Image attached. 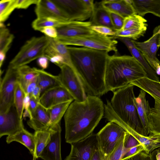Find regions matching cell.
Listing matches in <instances>:
<instances>
[{
  "instance_id": "6da1fadb",
  "label": "cell",
  "mask_w": 160,
  "mask_h": 160,
  "mask_svg": "<svg viewBox=\"0 0 160 160\" xmlns=\"http://www.w3.org/2000/svg\"><path fill=\"white\" fill-rule=\"evenodd\" d=\"M67 48L72 68L87 95L99 97L107 93L105 79L108 52L83 47Z\"/></svg>"
},
{
  "instance_id": "7a4b0ae2",
  "label": "cell",
  "mask_w": 160,
  "mask_h": 160,
  "mask_svg": "<svg viewBox=\"0 0 160 160\" xmlns=\"http://www.w3.org/2000/svg\"><path fill=\"white\" fill-rule=\"evenodd\" d=\"M104 113V104L99 97L87 95L83 102H72L63 116L66 142L71 144L92 133Z\"/></svg>"
},
{
  "instance_id": "3957f363",
  "label": "cell",
  "mask_w": 160,
  "mask_h": 160,
  "mask_svg": "<svg viewBox=\"0 0 160 160\" xmlns=\"http://www.w3.org/2000/svg\"><path fill=\"white\" fill-rule=\"evenodd\" d=\"M134 86L130 83L113 92L111 100H107L104 104V118L123 129L129 128L141 135L148 136L134 103Z\"/></svg>"
},
{
  "instance_id": "277c9868",
  "label": "cell",
  "mask_w": 160,
  "mask_h": 160,
  "mask_svg": "<svg viewBox=\"0 0 160 160\" xmlns=\"http://www.w3.org/2000/svg\"><path fill=\"white\" fill-rule=\"evenodd\" d=\"M146 77L144 68L132 56L109 55L105 79L106 93Z\"/></svg>"
},
{
  "instance_id": "5b68a950",
  "label": "cell",
  "mask_w": 160,
  "mask_h": 160,
  "mask_svg": "<svg viewBox=\"0 0 160 160\" xmlns=\"http://www.w3.org/2000/svg\"><path fill=\"white\" fill-rule=\"evenodd\" d=\"M50 42V38L46 36L32 38L22 46L8 66L17 68L44 56Z\"/></svg>"
},
{
  "instance_id": "8992f818",
  "label": "cell",
  "mask_w": 160,
  "mask_h": 160,
  "mask_svg": "<svg viewBox=\"0 0 160 160\" xmlns=\"http://www.w3.org/2000/svg\"><path fill=\"white\" fill-rule=\"evenodd\" d=\"M56 39L60 43L65 45L82 46L92 49L113 51L116 54L118 49L117 41L112 37L105 36L97 32L91 35L72 38H57Z\"/></svg>"
},
{
  "instance_id": "52a82bcc",
  "label": "cell",
  "mask_w": 160,
  "mask_h": 160,
  "mask_svg": "<svg viewBox=\"0 0 160 160\" xmlns=\"http://www.w3.org/2000/svg\"><path fill=\"white\" fill-rule=\"evenodd\" d=\"M127 132L121 126L110 121L96 134L98 146L103 160H108Z\"/></svg>"
},
{
  "instance_id": "ba28073f",
  "label": "cell",
  "mask_w": 160,
  "mask_h": 160,
  "mask_svg": "<svg viewBox=\"0 0 160 160\" xmlns=\"http://www.w3.org/2000/svg\"><path fill=\"white\" fill-rule=\"evenodd\" d=\"M60 72L58 75L62 86L72 95L74 100L82 102L87 95L78 75L71 67L64 64L59 67Z\"/></svg>"
},
{
  "instance_id": "9c48e42d",
  "label": "cell",
  "mask_w": 160,
  "mask_h": 160,
  "mask_svg": "<svg viewBox=\"0 0 160 160\" xmlns=\"http://www.w3.org/2000/svg\"><path fill=\"white\" fill-rule=\"evenodd\" d=\"M18 75L17 68L8 67L3 79H0V112L8 111L14 105V97Z\"/></svg>"
},
{
  "instance_id": "30bf717a",
  "label": "cell",
  "mask_w": 160,
  "mask_h": 160,
  "mask_svg": "<svg viewBox=\"0 0 160 160\" xmlns=\"http://www.w3.org/2000/svg\"><path fill=\"white\" fill-rule=\"evenodd\" d=\"M64 13L69 21L83 22L90 18L92 11L83 0H52Z\"/></svg>"
},
{
  "instance_id": "8fae6325",
  "label": "cell",
  "mask_w": 160,
  "mask_h": 160,
  "mask_svg": "<svg viewBox=\"0 0 160 160\" xmlns=\"http://www.w3.org/2000/svg\"><path fill=\"white\" fill-rule=\"evenodd\" d=\"M71 145L70 152L65 160H91L98 148L96 134L92 133L85 138Z\"/></svg>"
},
{
  "instance_id": "7c38bea8",
  "label": "cell",
  "mask_w": 160,
  "mask_h": 160,
  "mask_svg": "<svg viewBox=\"0 0 160 160\" xmlns=\"http://www.w3.org/2000/svg\"><path fill=\"white\" fill-rule=\"evenodd\" d=\"M24 128L23 119L19 117L14 105L7 112H0V138L13 135Z\"/></svg>"
},
{
  "instance_id": "4fadbf2b",
  "label": "cell",
  "mask_w": 160,
  "mask_h": 160,
  "mask_svg": "<svg viewBox=\"0 0 160 160\" xmlns=\"http://www.w3.org/2000/svg\"><path fill=\"white\" fill-rule=\"evenodd\" d=\"M90 21H67L56 27L57 38H69L91 35L96 33L91 28Z\"/></svg>"
},
{
  "instance_id": "5bb4252c",
  "label": "cell",
  "mask_w": 160,
  "mask_h": 160,
  "mask_svg": "<svg viewBox=\"0 0 160 160\" xmlns=\"http://www.w3.org/2000/svg\"><path fill=\"white\" fill-rule=\"evenodd\" d=\"M48 130L51 133V140L42 152L40 158L43 160H62L60 122L50 127Z\"/></svg>"
},
{
  "instance_id": "9a60e30c",
  "label": "cell",
  "mask_w": 160,
  "mask_h": 160,
  "mask_svg": "<svg viewBox=\"0 0 160 160\" xmlns=\"http://www.w3.org/2000/svg\"><path fill=\"white\" fill-rule=\"evenodd\" d=\"M136 48L141 52L152 68L156 67L160 61L156 57L160 42V34L151 37L143 42L133 40Z\"/></svg>"
},
{
  "instance_id": "2e32d148",
  "label": "cell",
  "mask_w": 160,
  "mask_h": 160,
  "mask_svg": "<svg viewBox=\"0 0 160 160\" xmlns=\"http://www.w3.org/2000/svg\"><path fill=\"white\" fill-rule=\"evenodd\" d=\"M35 11L37 18H50L69 21L66 15L52 0H39Z\"/></svg>"
},
{
  "instance_id": "e0dca14e",
  "label": "cell",
  "mask_w": 160,
  "mask_h": 160,
  "mask_svg": "<svg viewBox=\"0 0 160 160\" xmlns=\"http://www.w3.org/2000/svg\"><path fill=\"white\" fill-rule=\"evenodd\" d=\"M100 3L109 12L118 14L124 18L137 14L132 5V0H105Z\"/></svg>"
},
{
  "instance_id": "ac0fdd59",
  "label": "cell",
  "mask_w": 160,
  "mask_h": 160,
  "mask_svg": "<svg viewBox=\"0 0 160 160\" xmlns=\"http://www.w3.org/2000/svg\"><path fill=\"white\" fill-rule=\"evenodd\" d=\"M117 39L126 46L132 56L140 63L146 73L147 77L151 80L160 81L159 78L155 71L151 67L141 52L136 48L133 40L130 38L117 37Z\"/></svg>"
},
{
  "instance_id": "d6986e66",
  "label": "cell",
  "mask_w": 160,
  "mask_h": 160,
  "mask_svg": "<svg viewBox=\"0 0 160 160\" xmlns=\"http://www.w3.org/2000/svg\"><path fill=\"white\" fill-rule=\"evenodd\" d=\"M50 119L47 111L39 104L27 122L28 125L35 131L48 130L50 127Z\"/></svg>"
},
{
  "instance_id": "ffe728a7",
  "label": "cell",
  "mask_w": 160,
  "mask_h": 160,
  "mask_svg": "<svg viewBox=\"0 0 160 160\" xmlns=\"http://www.w3.org/2000/svg\"><path fill=\"white\" fill-rule=\"evenodd\" d=\"M146 92L141 89L134 102L139 118L148 136L150 134L148 116L151 108L148 102L146 99Z\"/></svg>"
},
{
  "instance_id": "44dd1931",
  "label": "cell",
  "mask_w": 160,
  "mask_h": 160,
  "mask_svg": "<svg viewBox=\"0 0 160 160\" xmlns=\"http://www.w3.org/2000/svg\"><path fill=\"white\" fill-rule=\"evenodd\" d=\"M133 136L143 146L144 152L149 154L156 148L160 147V136L150 134L145 136L140 134L129 128L124 129Z\"/></svg>"
},
{
  "instance_id": "7402d4cb",
  "label": "cell",
  "mask_w": 160,
  "mask_h": 160,
  "mask_svg": "<svg viewBox=\"0 0 160 160\" xmlns=\"http://www.w3.org/2000/svg\"><path fill=\"white\" fill-rule=\"evenodd\" d=\"M137 14L142 16L150 13L160 18V0H132Z\"/></svg>"
},
{
  "instance_id": "603a6c76",
  "label": "cell",
  "mask_w": 160,
  "mask_h": 160,
  "mask_svg": "<svg viewBox=\"0 0 160 160\" xmlns=\"http://www.w3.org/2000/svg\"><path fill=\"white\" fill-rule=\"evenodd\" d=\"M56 55L62 56L64 60L65 64L72 68L71 58L67 46L60 43L56 39L50 38V42L46 49L44 56L49 59Z\"/></svg>"
},
{
  "instance_id": "cb8c5ba5",
  "label": "cell",
  "mask_w": 160,
  "mask_h": 160,
  "mask_svg": "<svg viewBox=\"0 0 160 160\" xmlns=\"http://www.w3.org/2000/svg\"><path fill=\"white\" fill-rule=\"evenodd\" d=\"M15 141L22 144L29 151L33 157L35 149V140L34 134H32L24 128L16 134L8 136L6 142L8 144Z\"/></svg>"
},
{
  "instance_id": "d4e9b609",
  "label": "cell",
  "mask_w": 160,
  "mask_h": 160,
  "mask_svg": "<svg viewBox=\"0 0 160 160\" xmlns=\"http://www.w3.org/2000/svg\"><path fill=\"white\" fill-rule=\"evenodd\" d=\"M89 21L92 26H105L114 30L110 12L102 7L100 2L95 4L94 8Z\"/></svg>"
},
{
  "instance_id": "484cf974",
  "label": "cell",
  "mask_w": 160,
  "mask_h": 160,
  "mask_svg": "<svg viewBox=\"0 0 160 160\" xmlns=\"http://www.w3.org/2000/svg\"><path fill=\"white\" fill-rule=\"evenodd\" d=\"M34 68L39 73L38 86L40 89L41 94L50 88L62 86L58 75H54L43 69Z\"/></svg>"
},
{
  "instance_id": "4316f807",
  "label": "cell",
  "mask_w": 160,
  "mask_h": 160,
  "mask_svg": "<svg viewBox=\"0 0 160 160\" xmlns=\"http://www.w3.org/2000/svg\"><path fill=\"white\" fill-rule=\"evenodd\" d=\"M145 91L160 101V81H157L145 77L131 83Z\"/></svg>"
},
{
  "instance_id": "83f0119b",
  "label": "cell",
  "mask_w": 160,
  "mask_h": 160,
  "mask_svg": "<svg viewBox=\"0 0 160 160\" xmlns=\"http://www.w3.org/2000/svg\"><path fill=\"white\" fill-rule=\"evenodd\" d=\"M154 99V107L151 108L148 116L150 134L160 136V101Z\"/></svg>"
},
{
  "instance_id": "f1b7e54d",
  "label": "cell",
  "mask_w": 160,
  "mask_h": 160,
  "mask_svg": "<svg viewBox=\"0 0 160 160\" xmlns=\"http://www.w3.org/2000/svg\"><path fill=\"white\" fill-rule=\"evenodd\" d=\"M18 75V81L25 93L29 83L39 75L34 68H31L27 65L21 66L17 68Z\"/></svg>"
},
{
  "instance_id": "f546056e",
  "label": "cell",
  "mask_w": 160,
  "mask_h": 160,
  "mask_svg": "<svg viewBox=\"0 0 160 160\" xmlns=\"http://www.w3.org/2000/svg\"><path fill=\"white\" fill-rule=\"evenodd\" d=\"M34 134L35 140V149L32 160H36L40 158L42 152L50 142L51 135L48 130L35 131Z\"/></svg>"
},
{
  "instance_id": "4dcf8cb0",
  "label": "cell",
  "mask_w": 160,
  "mask_h": 160,
  "mask_svg": "<svg viewBox=\"0 0 160 160\" xmlns=\"http://www.w3.org/2000/svg\"><path fill=\"white\" fill-rule=\"evenodd\" d=\"M72 102H68L53 106L47 110L50 119V127L60 122L61 120Z\"/></svg>"
},
{
  "instance_id": "1f68e13d",
  "label": "cell",
  "mask_w": 160,
  "mask_h": 160,
  "mask_svg": "<svg viewBox=\"0 0 160 160\" xmlns=\"http://www.w3.org/2000/svg\"><path fill=\"white\" fill-rule=\"evenodd\" d=\"M147 20L140 15L133 14L124 18L121 30L147 29Z\"/></svg>"
},
{
  "instance_id": "d6a6232c",
  "label": "cell",
  "mask_w": 160,
  "mask_h": 160,
  "mask_svg": "<svg viewBox=\"0 0 160 160\" xmlns=\"http://www.w3.org/2000/svg\"><path fill=\"white\" fill-rule=\"evenodd\" d=\"M14 38V35L10 32L3 23L0 22V52L6 54Z\"/></svg>"
},
{
  "instance_id": "836d02e7",
  "label": "cell",
  "mask_w": 160,
  "mask_h": 160,
  "mask_svg": "<svg viewBox=\"0 0 160 160\" xmlns=\"http://www.w3.org/2000/svg\"><path fill=\"white\" fill-rule=\"evenodd\" d=\"M64 22L50 18H37L32 22V26L34 30L40 31L42 28L47 27H57Z\"/></svg>"
},
{
  "instance_id": "e575fe53",
  "label": "cell",
  "mask_w": 160,
  "mask_h": 160,
  "mask_svg": "<svg viewBox=\"0 0 160 160\" xmlns=\"http://www.w3.org/2000/svg\"><path fill=\"white\" fill-rule=\"evenodd\" d=\"M17 8L16 0H1L0 1V22L3 23Z\"/></svg>"
},
{
  "instance_id": "d590c367",
  "label": "cell",
  "mask_w": 160,
  "mask_h": 160,
  "mask_svg": "<svg viewBox=\"0 0 160 160\" xmlns=\"http://www.w3.org/2000/svg\"><path fill=\"white\" fill-rule=\"evenodd\" d=\"M25 93L18 82L16 84L14 97V105L20 118L22 119L23 112Z\"/></svg>"
},
{
  "instance_id": "8d00e7d4",
  "label": "cell",
  "mask_w": 160,
  "mask_h": 160,
  "mask_svg": "<svg viewBox=\"0 0 160 160\" xmlns=\"http://www.w3.org/2000/svg\"><path fill=\"white\" fill-rule=\"evenodd\" d=\"M58 87L48 89L41 95L39 100V104L46 110H47L53 106L55 94Z\"/></svg>"
},
{
  "instance_id": "74e56055",
  "label": "cell",
  "mask_w": 160,
  "mask_h": 160,
  "mask_svg": "<svg viewBox=\"0 0 160 160\" xmlns=\"http://www.w3.org/2000/svg\"><path fill=\"white\" fill-rule=\"evenodd\" d=\"M147 29H131L121 30L116 31L115 35L112 37L113 38L117 37L127 38L136 40L143 36Z\"/></svg>"
},
{
  "instance_id": "f35d334b",
  "label": "cell",
  "mask_w": 160,
  "mask_h": 160,
  "mask_svg": "<svg viewBox=\"0 0 160 160\" xmlns=\"http://www.w3.org/2000/svg\"><path fill=\"white\" fill-rule=\"evenodd\" d=\"M73 100V98L67 90L60 86L58 88L55 92L53 106L67 102H72Z\"/></svg>"
},
{
  "instance_id": "ab89813d",
  "label": "cell",
  "mask_w": 160,
  "mask_h": 160,
  "mask_svg": "<svg viewBox=\"0 0 160 160\" xmlns=\"http://www.w3.org/2000/svg\"><path fill=\"white\" fill-rule=\"evenodd\" d=\"M126 133L110 154L108 160H121L124 152V143Z\"/></svg>"
},
{
  "instance_id": "60d3db41",
  "label": "cell",
  "mask_w": 160,
  "mask_h": 160,
  "mask_svg": "<svg viewBox=\"0 0 160 160\" xmlns=\"http://www.w3.org/2000/svg\"><path fill=\"white\" fill-rule=\"evenodd\" d=\"M91 28L96 32L105 36L114 37L116 34L115 31L106 26H92Z\"/></svg>"
},
{
  "instance_id": "b9f144b4",
  "label": "cell",
  "mask_w": 160,
  "mask_h": 160,
  "mask_svg": "<svg viewBox=\"0 0 160 160\" xmlns=\"http://www.w3.org/2000/svg\"><path fill=\"white\" fill-rule=\"evenodd\" d=\"M143 151H144V148L141 144L139 143L125 152L121 160H128L132 157Z\"/></svg>"
},
{
  "instance_id": "7bdbcfd3",
  "label": "cell",
  "mask_w": 160,
  "mask_h": 160,
  "mask_svg": "<svg viewBox=\"0 0 160 160\" xmlns=\"http://www.w3.org/2000/svg\"><path fill=\"white\" fill-rule=\"evenodd\" d=\"M110 13L114 30L115 31L121 30L123 27L124 18L116 14L111 12Z\"/></svg>"
},
{
  "instance_id": "ee69618b",
  "label": "cell",
  "mask_w": 160,
  "mask_h": 160,
  "mask_svg": "<svg viewBox=\"0 0 160 160\" xmlns=\"http://www.w3.org/2000/svg\"><path fill=\"white\" fill-rule=\"evenodd\" d=\"M140 143L132 135L127 132L124 143V152Z\"/></svg>"
},
{
  "instance_id": "f6af8a7d",
  "label": "cell",
  "mask_w": 160,
  "mask_h": 160,
  "mask_svg": "<svg viewBox=\"0 0 160 160\" xmlns=\"http://www.w3.org/2000/svg\"><path fill=\"white\" fill-rule=\"evenodd\" d=\"M40 31L44 34L45 36L50 38L55 39L58 37L56 28L54 27H46L41 29Z\"/></svg>"
},
{
  "instance_id": "bcb514c9",
  "label": "cell",
  "mask_w": 160,
  "mask_h": 160,
  "mask_svg": "<svg viewBox=\"0 0 160 160\" xmlns=\"http://www.w3.org/2000/svg\"><path fill=\"white\" fill-rule=\"evenodd\" d=\"M39 0H16L17 8L26 9L32 4H37Z\"/></svg>"
},
{
  "instance_id": "7dc6e473",
  "label": "cell",
  "mask_w": 160,
  "mask_h": 160,
  "mask_svg": "<svg viewBox=\"0 0 160 160\" xmlns=\"http://www.w3.org/2000/svg\"><path fill=\"white\" fill-rule=\"evenodd\" d=\"M38 76L32 80L28 84L26 89L25 93L31 94L35 88L38 86Z\"/></svg>"
},
{
  "instance_id": "c3c4849f",
  "label": "cell",
  "mask_w": 160,
  "mask_h": 160,
  "mask_svg": "<svg viewBox=\"0 0 160 160\" xmlns=\"http://www.w3.org/2000/svg\"><path fill=\"white\" fill-rule=\"evenodd\" d=\"M49 59L45 56L41 57L38 59L37 62L38 65L42 69L48 68L49 65Z\"/></svg>"
},
{
  "instance_id": "681fc988",
  "label": "cell",
  "mask_w": 160,
  "mask_h": 160,
  "mask_svg": "<svg viewBox=\"0 0 160 160\" xmlns=\"http://www.w3.org/2000/svg\"><path fill=\"white\" fill-rule=\"evenodd\" d=\"M52 63L59 67L65 64L64 60L63 57L60 55H56L52 56L49 59Z\"/></svg>"
},
{
  "instance_id": "f907efd6",
  "label": "cell",
  "mask_w": 160,
  "mask_h": 160,
  "mask_svg": "<svg viewBox=\"0 0 160 160\" xmlns=\"http://www.w3.org/2000/svg\"><path fill=\"white\" fill-rule=\"evenodd\" d=\"M128 160H151L149 154L144 152H141L130 158Z\"/></svg>"
},
{
  "instance_id": "816d5d0a",
  "label": "cell",
  "mask_w": 160,
  "mask_h": 160,
  "mask_svg": "<svg viewBox=\"0 0 160 160\" xmlns=\"http://www.w3.org/2000/svg\"><path fill=\"white\" fill-rule=\"evenodd\" d=\"M30 96L29 110L32 114L35 112L38 104L39 101L32 96Z\"/></svg>"
},
{
  "instance_id": "f5cc1de1",
  "label": "cell",
  "mask_w": 160,
  "mask_h": 160,
  "mask_svg": "<svg viewBox=\"0 0 160 160\" xmlns=\"http://www.w3.org/2000/svg\"><path fill=\"white\" fill-rule=\"evenodd\" d=\"M30 100V95L27 93L25 94L23 100L24 109L27 110H29V106Z\"/></svg>"
},
{
  "instance_id": "db71d44e",
  "label": "cell",
  "mask_w": 160,
  "mask_h": 160,
  "mask_svg": "<svg viewBox=\"0 0 160 160\" xmlns=\"http://www.w3.org/2000/svg\"><path fill=\"white\" fill-rule=\"evenodd\" d=\"M41 94L40 89L38 86L30 95V96L33 97L35 99L39 101L41 96Z\"/></svg>"
},
{
  "instance_id": "11a10c76",
  "label": "cell",
  "mask_w": 160,
  "mask_h": 160,
  "mask_svg": "<svg viewBox=\"0 0 160 160\" xmlns=\"http://www.w3.org/2000/svg\"><path fill=\"white\" fill-rule=\"evenodd\" d=\"M91 160H103L102 157L98 148L94 153Z\"/></svg>"
},
{
  "instance_id": "9f6ffc18",
  "label": "cell",
  "mask_w": 160,
  "mask_h": 160,
  "mask_svg": "<svg viewBox=\"0 0 160 160\" xmlns=\"http://www.w3.org/2000/svg\"><path fill=\"white\" fill-rule=\"evenodd\" d=\"M84 2L93 11L95 7V4L93 0H83Z\"/></svg>"
},
{
  "instance_id": "6f0895ef",
  "label": "cell",
  "mask_w": 160,
  "mask_h": 160,
  "mask_svg": "<svg viewBox=\"0 0 160 160\" xmlns=\"http://www.w3.org/2000/svg\"><path fill=\"white\" fill-rule=\"evenodd\" d=\"M6 54L0 52V67L1 68L6 58Z\"/></svg>"
},
{
  "instance_id": "680465c9",
  "label": "cell",
  "mask_w": 160,
  "mask_h": 160,
  "mask_svg": "<svg viewBox=\"0 0 160 160\" xmlns=\"http://www.w3.org/2000/svg\"><path fill=\"white\" fill-rule=\"evenodd\" d=\"M154 150L155 153L156 160H160V147Z\"/></svg>"
},
{
  "instance_id": "91938a15",
  "label": "cell",
  "mask_w": 160,
  "mask_h": 160,
  "mask_svg": "<svg viewBox=\"0 0 160 160\" xmlns=\"http://www.w3.org/2000/svg\"><path fill=\"white\" fill-rule=\"evenodd\" d=\"M151 160H156L155 157V150L153 151L149 154Z\"/></svg>"
},
{
  "instance_id": "94428289",
  "label": "cell",
  "mask_w": 160,
  "mask_h": 160,
  "mask_svg": "<svg viewBox=\"0 0 160 160\" xmlns=\"http://www.w3.org/2000/svg\"><path fill=\"white\" fill-rule=\"evenodd\" d=\"M160 47V44H159V47Z\"/></svg>"
}]
</instances>
